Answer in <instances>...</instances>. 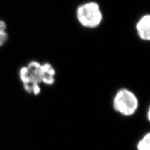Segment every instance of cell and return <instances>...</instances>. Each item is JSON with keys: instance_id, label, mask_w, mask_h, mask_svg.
<instances>
[{"instance_id": "cell-1", "label": "cell", "mask_w": 150, "mask_h": 150, "mask_svg": "<svg viewBox=\"0 0 150 150\" xmlns=\"http://www.w3.org/2000/svg\"><path fill=\"white\" fill-rule=\"evenodd\" d=\"M41 63L33 60L19 70V78L24 90L28 94L39 95L41 91Z\"/></svg>"}, {"instance_id": "cell-2", "label": "cell", "mask_w": 150, "mask_h": 150, "mask_svg": "<svg viewBox=\"0 0 150 150\" xmlns=\"http://www.w3.org/2000/svg\"><path fill=\"white\" fill-rule=\"evenodd\" d=\"M112 105L117 113L125 117H130L137 112L139 101L137 95L132 90L122 88L115 93Z\"/></svg>"}, {"instance_id": "cell-3", "label": "cell", "mask_w": 150, "mask_h": 150, "mask_svg": "<svg viewBox=\"0 0 150 150\" xmlns=\"http://www.w3.org/2000/svg\"><path fill=\"white\" fill-rule=\"evenodd\" d=\"M76 17L80 24L86 28H95L100 26L103 20L100 7L96 2H88L79 6Z\"/></svg>"}, {"instance_id": "cell-4", "label": "cell", "mask_w": 150, "mask_h": 150, "mask_svg": "<svg viewBox=\"0 0 150 150\" xmlns=\"http://www.w3.org/2000/svg\"><path fill=\"white\" fill-rule=\"evenodd\" d=\"M136 30L139 38L145 41L150 40V15L143 16L136 25Z\"/></svg>"}, {"instance_id": "cell-5", "label": "cell", "mask_w": 150, "mask_h": 150, "mask_svg": "<svg viewBox=\"0 0 150 150\" xmlns=\"http://www.w3.org/2000/svg\"><path fill=\"white\" fill-rule=\"evenodd\" d=\"M41 84L46 86L53 85L56 81V70L50 63H41Z\"/></svg>"}, {"instance_id": "cell-6", "label": "cell", "mask_w": 150, "mask_h": 150, "mask_svg": "<svg viewBox=\"0 0 150 150\" xmlns=\"http://www.w3.org/2000/svg\"><path fill=\"white\" fill-rule=\"evenodd\" d=\"M137 150H150V133L147 132L141 138L137 144Z\"/></svg>"}, {"instance_id": "cell-7", "label": "cell", "mask_w": 150, "mask_h": 150, "mask_svg": "<svg viewBox=\"0 0 150 150\" xmlns=\"http://www.w3.org/2000/svg\"><path fill=\"white\" fill-rule=\"evenodd\" d=\"M6 30V23L3 20H0V48L5 45L8 40V35Z\"/></svg>"}, {"instance_id": "cell-8", "label": "cell", "mask_w": 150, "mask_h": 150, "mask_svg": "<svg viewBox=\"0 0 150 150\" xmlns=\"http://www.w3.org/2000/svg\"><path fill=\"white\" fill-rule=\"evenodd\" d=\"M147 119H148V121H149V120H150V110H149V108H148V110Z\"/></svg>"}]
</instances>
